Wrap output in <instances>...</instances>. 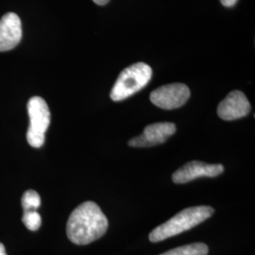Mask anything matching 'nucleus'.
<instances>
[{"instance_id":"1","label":"nucleus","mask_w":255,"mask_h":255,"mask_svg":"<svg viewBox=\"0 0 255 255\" xmlns=\"http://www.w3.org/2000/svg\"><path fill=\"white\" fill-rule=\"evenodd\" d=\"M108 226V219L100 206L96 202L86 201L71 213L66 224V234L74 244L87 245L103 237Z\"/></svg>"},{"instance_id":"2","label":"nucleus","mask_w":255,"mask_h":255,"mask_svg":"<svg viewBox=\"0 0 255 255\" xmlns=\"http://www.w3.org/2000/svg\"><path fill=\"white\" fill-rule=\"evenodd\" d=\"M214 212L215 210L210 206H195L182 210L173 218L155 228L149 234V241L157 243L178 236L209 219Z\"/></svg>"},{"instance_id":"3","label":"nucleus","mask_w":255,"mask_h":255,"mask_svg":"<svg viewBox=\"0 0 255 255\" xmlns=\"http://www.w3.org/2000/svg\"><path fill=\"white\" fill-rule=\"evenodd\" d=\"M152 69L145 63H137L125 68L111 91L112 101H121L142 90L151 80Z\"/></svg>"},{"instance_id":"4","label":"nucleus","mask_w":255,"mask_h":255,"mask_svg":"<svg viewBox=\"0 0 255 255\" xmlns=\"http://www.w3.org/2000/svg\"><path fill=\"white\" fill-rule=\"evenodd\" d=\"M27 112L30 124L27 129V140L33 147H41L45 143V134L50 124V111L41 97H32L27 102Z\"/></svg>"},{"instance_id":"5","label":"nucleus","mask_w":255,"mask_h":255,"mask_svg":"<svg viewBox=\"0 0 255 255\" xmlns=\"http://www.w3.org/2000/svg\"><path fill=\"white\" fill-rule=\"evenodd\" d=\"M190 98V90L183 83L165 84L150 94V101L157 107L173 110L183 106Z\"/></svg>"},{"instance_id":"6","label":"nucleus","mask_w":255,"mask_h":255,"mask_svg":"<svg viewBox=\"0 0 255 255\" xmlns=\"http://www.w3.org/2000/svg\"><path fill=\"white\" fill-rule=\"evenodd\" d=\"M176 132V125L171 122H158L145 128L144 132L128 141V146L148 147L164 143Z\"/></svg>"},{"instance_id":"7","label":"nucleus","mask_w":255,"mask_h":255,"mask_svg":"<svg viewBox=\"0 0 255 255\" xmlns=\"http://www.w3.org/2000/svg\"><path fill=\"white\" fill-rule=\"evenodd\" d=\"M224 171L222 164H210L192 161L182 165L172 175L175 183H186L201 177H217Z\"/></svg>"},{"instance_id":"8","label":"nucleus","mask_w":255,"mask_h":255,"mask_svg":"<svg viewBox=\"0 0 255 255\" xmlns=\"http://www.w3.org/2000/svg\"><path fill=\"white\" fill-rule=\"evenodd\" d=\"M251 103L244 93L238 90L231 92L228 96L219 103L218 115L226 121L242 119L251 112Z\"/></svg>"},{"instance_id":"9","label":"nucleus","mask_w":255,"mask_h":255,"mask_svg":"<svg viewBox=\"0 0 255 255\" xmlns=\"http://www.w3.org/2000/svg\"><path fill=\"white\" fill-rule=\"evenodd\" d=\"M22 39V24L18 15L8 12L0 19V52L8 51L18 45Z\"/></svg>"},{"instance_id":"10","label":"nucleus","mask_w":255,"mask_h":255,"mask_svg":"<svg viewBox=\"0 0 255 255\" xmlns=\"http://www.w3.org/2000/svg\"><path fill=\"white\" fill-rule=\"evenodd\" d=\"M209 248L204 243H193L167 251L160 255H207Z\"/></svg>"},{"instance_id":"11","label":"nucleus","mask_w":255,"mask_h":255,"mask_svg":"<svg viewBox=\"0 0 255 255\" xmlns=\"http://www.w3.org/2000/svg\"><path fill=\"white\" fill-rule=\"evenodd\" d=\"M41 205V198L34 190H27L22 197V206L24 212L36 211Z\"/></svg>"},{"instance_id":"12","label":"nucleus","mask_w":255,"mask_h":255,"mask_svg":"<svg viewBox=\"0 0 255 255\" xmlns=\"http://www.w3.org/2000/svg\"><path fill=\"white\" fill-rule=\"evenodd\" d=\"M22 221L25 224V226L30 231H37L41 227V224H42L41 216L37 213L36 211L24 212Z\"/></svg>"},{"instance_id":"13","label":"nucleus","mask_w":255,"mask_h":255,"mask_svg":"<svg viewBox=\"0 0 255 255\" xmlns=\"http://www.w3.org/2000/svg\"><path fill=\"white\" fill-rule=\"evenodd\" d=\"M237 1H238V0H220L221 4H222L223 6H225V7H228V8L234 7V6L237 4Z\"/></svg>"},{"instance_id":"14","label":"nucleus","mask_w":255,"mask_h":255,"mask_svg":"<svg viewBox=\"0 0 255 255\" xmlns=\"http://www.w3.org/2000/svg\"><path fill=\"white\" fill-rule=\"evenodd\" d=\"M97 5H100V6H104L106 5L107 3H109L110 0H93Z\"/></svg>"},{"instance_id":"15","label":"nucleus","mask_w":255,"mask_h":255,"mask_svg":"<svg viewBox=\"0 0 255 255\" xmlns=\"http://www.w3.org/2000/svg\"><path fill=\"white\" fill-rule=\"evenodd\" d=\"M0 255H7L5 247H4L2 243H0Z\"/></svg>"}]
</instances>
